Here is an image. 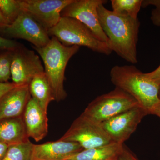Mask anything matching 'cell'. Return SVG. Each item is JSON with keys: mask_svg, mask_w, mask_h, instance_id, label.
I'll return each mask as SVG.
<instances>
[{"mask_svg": "<svg viewBox=\"0 0 160 160\" xmlns=\"http://www.w3.org/2000/svg\"><path fill=\"white\" fill-rule=\"evenodd\" d=\"M102 29L112 51L129 62H138L137 46L140 22L138 18L118 14L101 5L98 9Z\"/></svg>", "mask_w": 160, "mask_h": 160, "instance_id": "6da1fadb", "label": "cell"}, {"mask_svg": "<svg viewBox=\"0 0 160 160\" xmlns=\"http://www.w3.org/2000/svg\"><path fill=\"white\" fill-rule=\"evenodd\" d=\"M112 82L131 96L149 111L159 102V86L146 77L134 66H113L110 71Z\"/></svg>", "mask_w": 160, "mask_h": 160, "instance_id": "7a4b0ae2", "label": "cell"}, {"mask_svg": "<svg viewBox=\"0 0 160 160\" xmlns=\"http://www.w3.org/2000/svg\"><path fill=\"white\" fill-rule=\"evenodd\" d=\"M44 63V71L54 93L55 99L59 102L67 96L64 89L65 73L69 60L77 53L80 46H66L58 39L51 37L46 46L42 48L33 47Z\"/></svg>", "mask_w": 160, "mask_h": 160, "instance_id": "3957f363", "label": "cell"}, {"mask_svg": "<svg viewBox=\"0 0 160 160\" xmlns=\"http://www.w3.org/2000/svg\"><path fill=\"white\" fill-rule=\"evenodd\" d=\"M64 46H85L92 51L109 55L112 51L106 43L97 38L83 23L72 18L61 17L59 22L48 31Z\"/></svg>", "mask_w": 160, "mask_h": 160, "instance_id": "277c9868", "label": "cell"}, {"mask_svg": "<svg viewBox=\"0 0 160 160\" xmlns=\"http://www.w3.org/2000/svg\"><path fill=\"white\" fill-rule=\"evenodd\" d=\"M139 106V104L134 98L116 87L108 93L96 98L89 103L82 114L95 122L101 123Z\"/></svg>", "mask_w": 160, "mask_h": 160, "instance_id": "5b68a950", "label": "cell"}, {"mask_svg": "<svg viewBox=\"0 0 160 160\" xmlns=\"http://www.w3.org/2000/svg\"><path fill=\"white\" fill-rule=\"evenodd\" d=\"M60 140L78 143L83 149H89L114 142L103 129L101 123L82 113L72 124Z\"/></svg>", "mask_w": 160, "mask_h": 160, "instance_id": "8992f818", "label": "cell"}, {"mask_svg": "<svg viewBox=\"0 0 160 160\" xmlns=\"http://www.w3.org/2000/svg\"><path fill=\"white\" fill-rule=\"evenodd\" d=\"M0 35L9 39L26 40L31 43L33 47L38 48L46 46L51 38L42 26L22 11L17 19L7 26Z\"/></svg>", "mask_w": 160, "mask_h": 160, "instance_id": "52a82bcc", "label": "cell"}, {"mask_svg": "<svg viewBox=\"0 0 160 160\" xmlns=\"http://www.w3.org/2000/svg\"><path fill=\"white\" fill-rule=\"evenodd\" d=\"M106 0H74L61 12L62 17L72 18L78 20L89 28L98 39L107 43L108 38L100 24L98 9Z\"/></svg>", "mask_w": 160, "mask_h": 160, "instance_id": "ba28073f", "label": "cell"}, {"mask_svg": "<svg viewBox=\"0 0 160 160\" xmlns=\"http://www.w3.org/2000/svg\"><path fill=\"white\" fill-rule=\"evenodd\" d=\"M149 111L139 106L124 112L101 123L107 134L114 142L124 144L135 131Z\"/></svg>", "mask_w": 160, "mask_h": 160, "instance_id": "9c48e42d", "label": "cell"}, {"mask_svg": "<svg viewBox=\"0 0 160 160\" xmlns=\"http://www.w3.org/2000/svg\"><path fill=\"white\" fill-rule=\"evenodd\" d=\"M45 72L40 57L23 45L13 52L11 79L17 86L29 85L37 75Z\"/></svg>", "mask_w": 160, "mask_h": 160, "instance_id": "30bf717a", "label": "cell"}, {"mask_svg": "<svg viewBox=\"0 0 160 160\" xmlns=\"http://www.w3.org/2000/svg\"><path fill=\"white\" fill-rule=\"evenodd\" d=\"M74 0H20L21 9L29 14L46 31L59 22L61 12Z\"/></svg>", "mask_w": 160, "mask_h": 160, "instance_id": "8fae6325", "label": "cell"}, {"mask_svg": "<svg viewBox=\"0 0 160 160\" xmlns=\"http://www.w3.org/2000/svg\"><path fill=\"white\" fill-rule=\"evenodd\" d=\"M29 85L16 86L0 98V120L22 117L31 98Z\"/></svg>", "mask_w": 160, "mask_h": 160, "instance_id": "7c38bea8", "label": "cell"}, {"mask_svg": "<svg viewBox=\"0 0 160 160\" xmlns=\"http://www.w3.org/2000/svg\"><path fill=\"white\" fill-rule=\"evenodd\" d=\"M83 149L78 143L60 140L34 144L32 160H65Z\"/></svg>", "mask_w": 160, "mask_h": 160, "instance_id": "4fadbf2b", "label": "cell"}, {"mask_svg": "<svg viewBox=\"0 0 160 160\" xmlns=\"http://www.w3.org/2000/svg\"><path fill=\"white\" fill-rule=\"evenodd\" d=\"M22 117L28 137L38 142L48 134L47 112L31 97L26 106Z\"/></svg>", "mask_w": 160, "mask_h": 160, "instance_id": "5bb4252c", "label": "cell"}, {"mask_svg": "<svg viewBox=\"0 0 160 160\" xmlns=\"http://www.w3.org/2000/svg\"><path fill=\"white\" fill-rule=\"evenodd\" d=\"M29 140L22 116L0 120V142L9 146Z\"/></svg>", "mask_w": 160, "mask_h": 160, "instance_id": "9a60e30c", "label": "cell"}, {"mask_svg": "<svg viewBox=\"0 0 160 160\" xmlns=\"http://www.w3.org/2000/svg\"><path fill=\"white\" fill-rule=\"evenodd\" d=\"M124 144L112 142L83 150L69 157L65 160H118Z\"/></svg>", "mask_w": 160, "mask_h": 160, "instance_id": "2e32d148", "label": "cell"}, {"mask_svg": "<svg viewBox=\"0 0 160 160\" xmlns=\"http://www.w3.org/2000/svg\"><path fill=\"white\" fill-rule=\"evenodd\" d=\"M29 87L31 98L47 112L49 103L55 99L45 72L35 76L29 83Z\"/></svg>", "mask_w": 160, "mask_h": 160, "instance_id": "e0dca14e", "label": "cell"}, {"mask_svg": "<svg viewBox=\"0 0 160 160\" xmlns=\"http://www.w3.org/2000/svg\"><path fill=\"white\" fill-rule=\"evenodd\" d=\"M142 2V0H111L112 11L133 19L138 18Z\"/></svg>", "mask_w": 160, "mask_h": 160, "instance_id": "ac0fdd59", "label": "cell"}, {"mask_svg": "<svg viewBox=\"0 0 160 160\" xmlns=\"http://www.w3.org/2000/svg\"><path fill=\"white\" fill-rule=\"evenodd\" d=\"M33 145L29 140L24 142L9 146L2 160H32Z\"/></svg>", "mask_w": 160, "mask_h": 160, "instance_id": "d6986e66", "label": "cell"}, {"mask_svg": "<svg viewBox=\"0 0 160 160\" xmlns=\"http://www.w3.org/2000/svg\"><path fill=\"white\" fill-rule=\"evenodd\" d=\"M0 11L11 24L22 12L20 0H0Z\"/></svg>", "mask_w": 160, "mask_h": 160, "instance_id": "ffe728a7", "label": "cell"}, {"mask_svg": "<svg viewBox=\"0 0 160 160\" xmlns=\"http://www.w3.org/2000/svg\"><path fill=\"white\" fill-rule=\"evenodd\" d=\"M13 51H0V83H6L11 79V66Z\"/></svg>", "mask_w": 160, "mask_h": 160, "instance_id": "44dd1931", "label": "cell"}, {"mask_svg": "<svg viewBox=\"0 0 160 160\" xmlns=\"http://www.w3.org/2000/svg\"><path fill=\"white\" fill-rule=\"evenodd\" d=\"M149 6H155L152 11V22L155 26L160 27V0H142V7L146 8Z\"/></svg>", "mask_w": 160, "mask_h": 160, "instance_id": "7402d4cb", "label": "cell"}, {"mask_svg": "<svg viewBox=\"0 0 160 160\" xmlns=\"http://www.w3.org/2000/svg\"><path fill=\"white\" fill-rule=\"evenodd\" d=\"M22 45L15 40L6 38L0 35V51L4 50L14 51Z\"/></svg>", "mask_w": 160, "mask_h": 160, "instance_id": "603a6c76", "label": "cell"}, {"mask_svg": "<svg viewBox=\"0 0 160 160\" xmlns=\"http://www.w3.org/2000/svg\"><path fill=\"white\" fill-rule=\"evenodd\" d=\"M118 160H139L135 155L128 148L124 145L122 153L120 155Z\"/></svg>", "mask_w": 160, "mask_h": 160, "instance_id": "cb8c5ba5", "label": "cell"}, {"mask_svg": "<svg viewBox=\"0 0 160 160\" xmlns=\"http://www.w3.org/2000/svg\"><path fill=\"white\" fill-rule=\"evenodd\" d=\"M144 74L146 77L158 86H160V65L154 71L148 73H144Z\"/></svg>", "mask_w": 160, "mask_h": 160, "instance_id": "d4e9b609", "label": "cell"}, {"mask_svg": "<svg viewBox=\"0 0 160 160\" xmlns=\"http://www.w3.org/2000/svg\"><path fill=\"white\" fill-rule=\"evenodd\" d=\"M13 83L8 82L0 83V98L9 90L16 86Z\"/></svg>", "mask_w": 160, "mask_h": 160, "instance_id": "484cf974", "label": "cell"}, {"mask_svg": "<svg viewBox=\"0 0 160 160\" xmlns=\"http://www.w3.org/2000/svg\"><path fill=\"white\" fill-rule=\"evenodd\" d=\"M9 25V22L0 11V35Z\"/></svg>", "mask_w": 160, "mask_h": 160, "instance_id": "4316f807", "label": "cell"}, {"mask_svg": "<svg viewBox=\"0 0 160 160\" xmlns=\"http://www.w3.org/2000/svg\"><path fill=\"white\" fill-rule=\"evenodd\" d=\"M9 146L5 143L0 142V160H2L5 157Z\"/></svg>", "mask_w": 160, "mask_h": 160, "instance_id": "83f0119b", "label": "cell"}, {"mask_svg": "<svg viewBox=\"0 0 160 160\" xmlns=\"http://www.w3.org/2000/svg\"><path fill=\"white\" fill-rule=\"evenodd\" d=\"M150 114L155 115L160 118V100L149 111V114Z\"/></svg>", "mask_w": 160, "mask_h": 160, "instance_id": "f1b7e54d", "label": "cell"}, {"mask_svg": "<svg viewBox=\"0 0 160 160\" xmlns=\"http://www.w3.org/2000/svg\"><path fill=\"white\" fill-rule=\"evenodd\" d=\"M158 97L160 99V86H159V89Z\"/></svg>", "mask_w": 160, "mask_h": 160, "instance_id": "f546056e", "label": "cell"}]
</instances>
